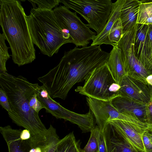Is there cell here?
<instances>
[{
    "instance_id": "obj_1",
    "label": "cell",
    "mask_w": 152,
    "mask_h": 152,
    "mask_svg": "<svg viewBox=\"0 0 152 152\" xmlns=\"http://www.w3.org/2000/svg\"><path fill=\"white\" fill-rule=\"evenodd\" d=\"M109 54L100 45L76 47L65 52L58 64L38 79L51 97L64 100L75 85L85 80L95 69L107 63Z\"/></svg>"
},
{
    "instance_id": "obj_2",
    "label": "cell",
    "mask_w": 152,
    "mask_h": 152,
    "mask_svg": "<svg viewBox=\"0 0 152 152\" xmlns=\"http://www.w3.org/2000/svg\"><path fill=\"white\" fill-rule=\"evenodd\" d=\"M0 86L8 98L11 111L8 113L13 123L28 130L31 136L47 131L38 113L29 104L31 96L37 92L38 84L31 83L21 75L0 72Z\"/></svg>"
},
{
    "instance_id": "obj_3",
    "label": "cell",
    "mask_w": 152,
    "mask_h": 152,
    "mask_svg": "<svg viewBox=\"0 0 152 152\" xmlns=\"http://www.w3.org/2000/svg\"><path fill=\"white\" fill-rule=\"evenodd\" d=\"M0 25L14 63L20 66L36 58L35 50L20 1L0 0Z\"/></svg>"
},
{
    "instance_id": "obj_4",
    "label": "cell",
    "mask_w": 152,
    "mask_h": 152,
    "mask_svg": "<svg viewBox=\"0 0 152 152\" xmlns=\"http://www.w3.org/2000/svg\"><path fill=\"white\" fill-rule=\"evenodd\" d=\"M26 19L33 43L43 54L51 57L63 45L73 43L70 35L60 27L53 10L32 8Z\"/></svg>"
},
{
    "instance_id": "obj_5",
    "label": "cell",
    "mask_w": 152,
    "mask_h": 152,
    "mask_svg": "<svg viewBox=\"0 0 152 152\" xmlns=\"http://www.w3.org/2000/svg\"><path fill=\"white\" fill-rule=\"evenodd\" d=\"M120 87L106 63L95 69L85 80L83 86H78L75 91L87 97L108 101L120 96Z\"/></svg>"
},
{
    "instance_id": "obj_6",
    "label": "cell",
    "mask_w": 152,
    "mask_h": 152,
    "mask_svg": "<svg viewBox=\"0 0 152 152\" xmlns=\"http://www.w3.org/2000/svg\"><path fill=\"white\" fill-rule=\"evenodd\" d=\"M68 9L74 10L88 22L86 26L99 34L105 26L111 14V0H61Z\"/></svg>"
},
{
    "instance_id": "obj_7",
    "label": "cell",
    "mask_w": 152,
    "mask_h": 152,
    "mask_svg": "<svg viewBox=\"0 0 152 152\" xmlns=\"http://www.w3.org/2000/svg\"><path fill=\"white\" fill-rule=\"evenodd\" d=\"M37 97L46 113L57 119H64L77 125L83 133L88 132L93 126L94 119L90 110L85 114H80L66 109L51 97L44 85L39 86Z\"/></svg>"
},
{
    "instance_id": "obj_8",
    "label": "cell",
    "mask_w": 152,
    "mask_h": 152,
    "mask_svg": "<svg viewBox=\"0 0 152 152\" xmlns=\"http://www.w3.org/2000/svg\"><path fill=\"white\" fill-rule=\"evenodd\" d=\"M53 11L60 27L69 34L76 47H87L96 36V33L82 21L76 12H72L61 5Z\"/></svg>"
},
{
    "instance_id": "obj_9",
    "label": "cell",
    "mask_w": 152,
    "mask_h": 152,
    "mask_svg": "<svg viewBox=\"0 0 152 152\" xmlns=\"http://www.w3.org/2000/svg\"><path fill=\"white\" fill-rule=\"evenodd\" d=\"M86 100L97 126L102 131L109 122L114 120L129 122L147 128L151 127L136 118L120 112L113 105L111 100L104 101L87 97Z\"/></svg>"
},
{
    "instance_id": "obj_10",
    "label": "cell",
    "mask_w": 152,
    "mask_h": 152,
    "mask_svg": "<svg viewBox=\"0 0 152 152\" xmlns=\"http://www.w3.org/2000/svg\"><path fill=\"white\" fill-rule=\"evenodd\" d=\"M109 122L131 147L141 152H146L143 143V136L145 132L152 128L145 127L133 123L118 120Z\"/></svg>"
},
{
    "instance_id": "obj_11",
    "label": "cell",
    "mask_w": 152,
    "mask_h": 152,
    "mask_svg": "<svg viewBox=\"0 0 152 152\" xmlns=\"http://www.w3.org/2000/svg\"><path fill=\"white\" fill-rule=\"evenodd\" d=\"M139 80L126 75L120 85V96L130 98L146 104L150 100L152 89Z\"/></svg>"
},
{
    "instance_id": "obj_12",
    "label": "cell",
    "mask_w": 152,
    "mask_h": 152,
    "mask_svg": "<svg viewBox=\"0 0 152 152\" xmlns=\"http://www.w3.org/2000/svg\"><path fill=\"white\" fill-rule=\"evenodd\" d=\"M134 52L136 57L152 74V62L148 40V25L137 23Z\"/></svg>"
},
{
    "instance_id": "obj_13",
    "label": "cell",
    "mask_w": 152,
    "mask_h": 152,
    "mask_svg": "<svg viewBox=\"0 0 152 152\" xmlns=\"http://www.w3.org/2000/svg\"><path fill=\"white\" fill-rule=\"evenodd\" d=\"M111 101L114 107L121 113L136 118L141 122L147 124L146 104L121 96L115 97Z\"/></svg>"
},
{
    "instance_id": "obj_14",
    "label": "cell",
    "mask_w": 152,
    "mask_h": 152,
    "mask_svg": "<svg viewBox=\"0 0 152 152\" xmlns=\"http://www.w3.org/2000/svg\"><path fill=\"white\" fill-rule=\"evenodd\" d=\"M103 133L107 152H142L128 144L109 122Z\"/></svg>"
},
{
    "instance_id": "obj_15",
    "label": "cell",
    "mask_w": 152,
    "mask_h": 152,
    "mask_svg": "<svg viewBox=\"0 0 152 152\" xmlns=\"http://www.w3.org/2000/svg\"><path fill=\"white\" fill-rule=\"evenodd\" d=\"M60 140L56 129L50 124L46 132L31 136L28 141L31 148H39L41 152H54Z\"/></svg>"
},
{
    "instance_id": "obj_16",
    "label": "cell",
    "mask_w": 152,
    "mask_h": 152,
    "mask_svg": "<svg viewBox=\"0 0 152 152\" xmlns=\"http://www.w3.org/2000/svg\"><path fill=\"white\" fill-rule=\"evenodd\" d=\"M22 130L14 129L10 125L0 127V132L5 141L9 152H29L31 148L28 140L20 137Z\"/></svg>"
},
{
    "instance_id": "obj_17",
    "label": "cell",
    "mask_w": 152,
    "mask_h": 152,
    "mask_svg": "<svg viewBox=\"0 0 152 152\" xmlns=\"http://www.w3.org/2000/svg\"><path fill=\"white\" fill-rule=\"evenodd\" d=\"M140 3V0H125L120 16L122 35L131 30L136 25Z\"/></svg>"
},
{
    "instance_id": "obj_18",
    "label": "cell",
    "mask_w": 152,
    "mask_h": 152,
    "mask_svg": "<svg viewBox=\"0 0 152 152\" xmlns=\"http://www.w3.org/2000/svg\"><path fill=\"white\" fill-rule=\"evenodd\" d=\"M125 0H117L113 3L111 14L107 23L101 32L96 35L92 40L91 46L100 45L102 44L110 45L114 46L117 43L111 42L109 38L110 30L116 20L120 18L121 12Z\"/></svg>"
},
{
    "instance_id": "obj_19",
    "label": "cell",
    "mask_w": 152,
    "mask_h": 152,
    "mask_svg": "<svg viewBox=\"0 0 152 152\" xmlns=\"http://www.w3.org/2000/svg\"><path fill=\"white\" fill-rule=\"evenodd\" d=\"M109 53L107 64L115 81L120 86L127 75L121 51L117 44Z\"/></svg>"
},
{
    "instance_id": "obj_20",
    "label": "cell",
    "mask_w": 152,
    "mask_h": 152,
    "mask_svg": "<svg viewBox=\"0 0 152 152\" xmlns=\"http://www.w3.org/2000/svg\"><path fill=\"white\" fill-rule=\"evenodd\" d=\"M79 140H76L73 132L60 140L54 152H83Z\"/></svg>"
},
{
    "instance_id": "obj_21",
    "label": "cell",
    "mask_w": 152,
    "mask_h": 152,
    "mask_svg": "<svg viewBox=\"0 0 152 152\" xmlns=\"http://www.w3.org/2000/svg\"><path fill=\"white\" fill-rule=\"evenodd\" d=\"M140 1L137 23L152 25V1Z\"/></svg>"
},
{
    "instance_id": "obj_22",
    "label": "cell",
    "mask_w": 152,
    "mask_h": 152,
    "mask_svg": "<svg viewBox=\"0 0 152 152\" xmlns=\"http://www.w3.org/2000/svg\"><path fill=\"white\" fill-rule=\"evenodd\" d=\"M5 38L3 34H0V72H7L6 64L10 58L8 47L5 43Z\"/></svg>"
},
{
    "instance_id": "obj_23",
    "label": "cell",
    "mask_w": 152,
    "mask_h": 152,
    "mask_svg": "<svg viewBox=\"0 0 152 152\" xmlns=\"http://www.w3.org/2000/svg\"><path fill=\"white\" fill-rule=\"evenodd\" d=\"M122 23L119 18L116 20L110 30L109 35L110 41L117 44L122 36Z\"/></svg>"
},
{
    "instance_id": "obj_24",
    "label": "cell",
    "mask_w": 152,
    "mask_h": 152,
    "mask_svg": "<svg viewBox=\"0 0 152 152\" xmlns=\"http://www.w3.org/2000/svg\"><path fill=\"white\" fill-rule=\"evenodd\" d=\"M90 137L83 152H99L98 143L96 138L94 128L91 131Z\"/></svg>"
},
{
    "instance_id": "obj_25",
    "label": "cell",
    "mask_w": 152,
    "mask_h": 152,
    "mask_svg": "<svg viewBox=\"0 0 152 152\" xmlns=\"http://www.w3.org/2000/svg\"><path fill=\"white\" fill-rule=\"evenodd\" d=\"M31 0L37 5L38 8L49 10H52L53 8L57 7L60 2V0Z\"/></svg>"
},
{
    "instance_id": "obj_26",
    "label": "cell",
    "mask_w": 152,
    "mask_h": 152,
    "mask_svg": "<svg viewBox=\"0 0 152 152\" xmlns=\"http://www.w3.org/2000/svg\"><path fill=\"white\" fill-rule=\"evenodd\" d=\"M95 136L97 140L99 152H107L103 131L97 126L94 128Z\"/></svg>"
},
{
    "instance_id": "obj_27",
    "label": "cell",
    "mask_w": 152,
    "mask_h": 152,
    "mask_svg": "<svg viewBox=\"0 0 152 152\" xmlns=\"http://www.w3.org/2000/svg\"><path fill=\"white\" fill-rule=\"evenodd\" d=\"M0 104L7 112L11 111L8 98L4 90L0 88Z\"/></svg>"
},
{
    "instance_id": "obj_28",
    "label": "cell",
    "mask_w": 152,
    "mask_h": 152,
    "mask_svg": "<svg viewBox=\"0 0 152 152\" xmlns=\"http://www.w3.org/2000/svg\"><path fill=\"white\" fill-rule=\"evenodd\" d=\"M37 92L34 94L31 97L29 102L30 107L37 113L39 112L42 109L44 108L41 102L37 97Z\"/></svg>"
},
{
    "instance_id": "obj_29",
    "label": "cell",
    "mask_w": 152,
    "mask_h": 152,
    "mask_svg": "<svg viewBox=\"0 0 152 152\" xmlns=\"http://www.w3.org/2000/svg\"><path fill=\"white\" fill-rule=\"evenodd\" d=\"M148 130L144 133L143 141L146 152H151L152 151V142L148 132Z\"/></svg>"
},
{
    "instance_id": "obj_30",
    "label": "cell",
    "mask_w": 152,
    "mask_h": 152,
    "mask_svg": "<svg viewBox=\"0 0 152 152\" xmlns=\"http://www.w3.org/2000/svg\"><path fill=\"white\" fill-rule=\"evenodd\" d=\"M146 106V123L152 126V93L151 100Z\"/></svg>"
},
{
    "instance_id": "obj_31",
    "label": "cell",
    "mask_w": 152,
    "mask_h": 152,
    "mask_svg": "<svg viewBox=\"0 0 152 152\" xmlns=\"http://www.w3.org/2000/svg\"><path fill=\"white\" fill-rule=\"evenodd\" d=\"M148 38L150 50L151 58V57L152 55V25H148Z\"/></svg>"
},
{
    "instance_id": "obj_32",
    "label": "cell",
    "mask_w": 152,
    "mask_h": 152,
    "mask_svg": "<svg viewBox=\"0 0 152 152\" xmlns=\"http://www.w3.org/2000/svg\"><path fill=\"white\" fill-rule=\"evenodd\" d=\"M31 137V134L28 130L25 129L22 130L20 134V137L22 140H28L30 139Z\"/></svg>"
},
{
    "instance_id": "obj_33",
    "label": "cell",
    "mask_w": 152,
    "mask_h": 152,
    "mask_svg": "<svg viewBox=\"0 0 152 152\" xmlns=\"http://www.w3.org/2000/svg\"><path fill=\"white\" fill-rule=\"evenodd\" d=\"M146 80L148 85H150L152 88V74L148 76L146 78Z\"/></svg>"
},
{
    "instance_id": "obj_34",
    "label": "cell",
    "mask_w": 152,
    "mask_h": 152,
    "mask_svg": "<svg viewBox=\"0 0 152 152\" xmlns=\"http://www.w3.org/2000/svg\"><path fill=\"white\" fill-rule=\"evenodd\" d=\"M29 152H41V151L39 148H31Z\"/></svg>"
},
{
    "instance_id": "obj_35",
    "label": "cell",
    "mask_w": 152,
    "mask_h": 152,
    "mask_svg": "<svg viewBox=\"0 0 152 152\" xmlns=\"http://www.w3.org/2000/svg\"><path fill=\"white\" fill-rule=\"evenodd\" d=\"M148 132L149 134L150 138L152 142V128L148 130Z\"/></svg>"
},
{
    "instance_id": "obj_36",
    "label": "cell",
    "mask_w": 152,
    "mask_h": 152,
    "mask_svg": "<svg viewBox=\"0 0 152 152\" xmlns=\"http://www.w3.org/2000/svg\"><path fill=\"white\" fill-rule=\"evenodd\" d=\"M151 61H152V55L151 57Z\"/></svg>"
}]
</instances>
